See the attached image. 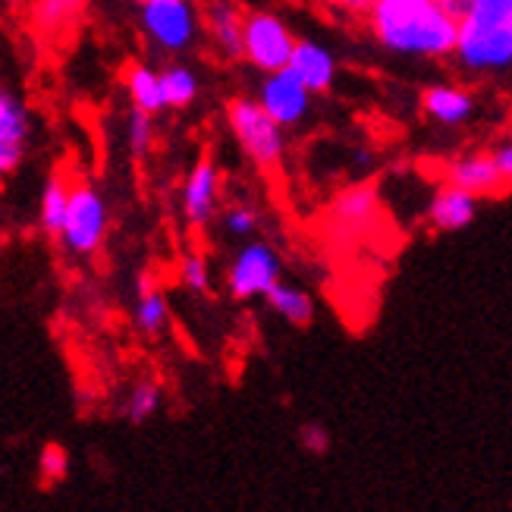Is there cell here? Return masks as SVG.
<instances>
[{
	"instance_id": "6da1fadb",
	"label": "cell",
	"mask_w": 512,
	"mask_h": 512,
	"mask_svg": "<svg viewBox=\"0 0 512 512\" xmlns=\"http://www.w3.org/2000/svg\"><path fill=\"white\" fill-rule=\"evenodd\" d=\"M371 41L390 57L453 60L459 13L437 0H371L362 13Z\"/></svg>"
},
{
	"instance_id": "7a4b0ae2",
	"label": "cell",
	"mask_w": 512,
	"mask_h": 512,
	"mask_svg": "<svg viewBox=\"0 0 512 512\" xmlns=\"http://www.w3.org/2000/svg\"><path fill=\"white\" fill-rule=\"evenodd\" d=\"M453 63L475 79L512 73V0H465Z\"/></svg>"
},
{
	"instance_id": "3957f363",
	"label": "cell",
	"mask_w": 512,
	"mask_h": 512,
	"mask_svg": "<svg viewBox=\"0 0 512 512\" xmlns=\"http://www.w3.org/2000/svg\"><path fill=\"white\" fill-rule=\"evenodd\" d=\"M227 126L242 154L258 170H277L286 154V129L264 114L255 95H236L227 101Z\"/></svg>"
},
{
	"instance_id": "277c9868",
	"label": "cell",
	"mask_w": 512,
	"mask_h": 512,
	"mask_svg": "<svg viewBox=\"0 0 512 512\" xmlns=\"http://www.w3.org/2000/svg\"><path fill=\"white\" fill-rule=\"evenodd\" d=\"M139 22L145 38L161 54L192 51L205 29V19L198 16L192 0H148L139 7Z\"/></svg>"
},
{
	"instance_id": "5b68a950",
	"label": "cell",
	"mask_w": 512,
	"mask_h": 512,
	"mask_svg": "<svg viewBox=\"0 0 512 512\" xmlns=\"http://www.w3.org/2000/svg\"><path fill=\"white\" fill-rule=\"evenodd\" d=\"M296 35L289 22L271 10H252L246 13V29H242V60L261 76L289 70V60L296 51Z\"/></svg>"
},
{
	"instance_id": "8992f818",
	"label": "cell",
	"mask_w": 512,
	"mask_h": 512,
	"mask_svg": "<svg viewBox=\"0 0 512 512\" xmlns=\"http://www.w3.org/2000/svg\"><path fill=\"white\" fill-rule=\"evenodd\" d=\"M107 227H110V217H107L104 195L92 183H82V180L73 183L70 211H66V224L60 233L66 252L79 258L98 255L107 239Z\"/></svg>"
},
{
	"instance_id": "52a82bcc",
	"label": "cell",
	"mask_w": 512,
	"mask_h": 512,
	"mask_svg": "<svg viewBox=\"0 0 512 512\" xmlns=\"http://www.w3.org/2000/svg\"><path fill=\"white\" fill-rule=\"evenodd\" d=\"M283 280V261L277 249L264 239H249L239 246L227 264V289L236 302L264 299Z\"/></svg>"
},
{
	"instance_id": "ba28073f",
	"label": "cell",
	"mask_w": 512,
	"mask_h": 512,
	"mask_svg": "<svg viewBox=\"0 0 512 512\" xmlns=\"http://www.w3.org/2000/svg\"><path fill=\"white\" fill-rule=\"evenodd\" d=\"M255 98L264 107V114L277 126L293 129L311 114V98L315 95H311V88H305L289 70H280V73L261 76L258 88H255Z\"/></svg>"
},
{
	"instance_id": "9c48e42d",
	"label": "cell",
	"mask_w": 512,
	"mask_h": 512,
	"mask_svg": "<svg viewBox=\"0 0 512 512\" xmlns=\"http://www.w3.org/2000/svg\"><path fill=\"white\" fill-rule=\"evenodd\" d=\"M29 145H32L29 104L0 79V183L26 161Z\"/></svg>"
},
{
	"instance_id": "30bf717a",
	"label": "cell",
	"mask_w": 512,
	"mask_h": 512,
	"mask_svg": "<svg viewBox=\"0 0 512 512\" xmlns=\"http://www.w3.org/2000/svg\"><path fill=\"white\" fill-rule=\"evenodd\" d=\"M220 170L211 158H198L183 183V217L192 230H205L220 211Z\"/></svg>"
},
{
	"instance_id": "8fae6325",
	"label": "cell",
	"mask_w": 512,
	"mask_h": 512,
	"mask_svg": "<svg viewBox=\"0 0 512 512\" xmlns=\"http://www.w3.org/2000/svg\"><path fill=\"white\" fill-rule=\"evenodd\" d=\"M440 176H443V183L472 192L475 198H494V195L506 192L500 173H497V164L491 158V148L456 154V158H450L440 167Z\"/></svg>"
},
{
	"instance_id": "7c38bea8",
	"label": "cell",
	"mask_w": 512,
	"mask_h": 512,
	"mask_svg": "<svg viewBox=\"0 0 512 512\" xmlns=\"http://www.w3.org/2000/svg\"><path fill=\"white\" fill-rule=\"evenodd\" d=\"M421 110L425 117L443 129H456L472 123L478 114V98L469 85L459 82H434L421 92Z\"/></svg>"
},
{
	"instance_id": "4fadbf2b",
	"label": "cell",
	"mask_w": 512,
	"mask_h": 512,
	"mask_svg": "<svg viewBox=\"0 0 512 512\" xmlns=\"http://www.w3.org/2000/svg\"><path fill=\"white\" fill-rule=\"evenodd\" d=\"M289 73L305 88H311V95H321V92H330L333 82H337L340 60L318 38H299L293 60H289Z\"/></svg>"
},
{
	"instance_id": "5bb4252c",
	"label": "cell",
	"mask_w": 512,
	"mask_h": 512,
	"mask_svg": "<svg viewBox=\"0 0 512 512\" xmlns=\"http://www.w3.org/2000/svg\"><path fill=\"white\" fill-rule=\"evenodd\" d=\"M478 205H481V198H475L472 192L456 189L450 183H440L434 189V195L428 198V208H425L428 227L437 233H459V230L475 224Z\"/></svg>"
},
{
	"instance_id": "9a60e30c",
	"label": "cell",
	"mask_w": 512,
	"mask_h": 512,
	"mask_svg": "<svg viewBox=\"0 0 512 512\" xmlns=\"http://www.w3.org/2000/svg\"><path fill=\"white\" fill-rule=\"evenodd\" d=\"M205 29L214 51L224 60H242V29H246V13L233 0H211L205 10Z\"/></svg>"
},
{
	"instance_id": "2e32d148",
	"label": "cell",
	"mask_w": 512,
	"mask_h": 512,
	"mask_svg": "<svg viewBox=\"0 0 512 512\" xmlns=\"http://www.w3.org/2000/svg\"><path fill=\"white\" fill-rule=\"evenodd\" d=\"M123 85L129 104L142 110V114H161L167 110L164 104V85H161V70H154L151 63H129L123 73Z\"/></svg>"
},
{
	"instance_id": "e0dca14e",
	"label": "cell",
	"mask_w": 512,
	"mask_h": 512,
	"mask_svg": "<svg viewBox=\"0 0 512 512\" xmlns=\"http://www.w3.org/2000/svg\"><path fill=\"white\" fill-rule=\"evenodd\" d=\"M82 16H85V0H35L32 10L35 32L44 38L70 35Z\"/></svg>"
},
{
	"instance_id": "ac0fdd59",
	"label": "cell",
	"mask_w": 512,
	"mask_h": 512,
	"mask_svg": "<svg viewBox=\"0 0 512 512\" xmlns=\"http://www.w3.org/2000/svg\"><path fill=\"white\" fill-rule=\"evenodd\" d=\"M377 211V192L374 186H352L346 192H340L333 198L330 205V217L333 224L343 227V230H362L368 227V220Z\"/></svg>"
},
{
	"instance_id": "d6986e66",
	"label": "cell",
	"mask_w": 512,
	"mask_h": 512,
	"mask_svg": "<svg viewBox=\"0 0 512 512\" xmlns=\"http://www.w3.org/2000/svg\"><path fill=\"white\" fill-rule=\"evenodd\" d=\"M70 195H73V180H66L63 173H54L51 180L44 183L38 220H41V230L48 236L60 239L63 224H66V211H70Z\"/></svg>"
},
{
	"instance_id": "ffe728a7",
	"label": "cell",
	"mask_w": 512,
	"mask_h": 512,
	"mask_svg": "<svg viewBox=\"0 0 512 512\" xmlns=\"http://www.w3.org/2000/svg\"><path fill=\"white\" fill-rule=\"evenodd\" d=\"M264 302L271 305L277 315L286 321V324H296V327H308L315 321V299H311L302 286L296 283H286L280 280L271 293L264 296Z\"/></svg>"
},
{
	"instance_id": "44dd1931",
	"label": "cell",
	"mask_w": 512,
	"mask_h": 512,
	"mask_svg": "<svg viewBox=\"0 0 512 512\" xmlns=\"http://www.w3.org/2000/svg\"><path fill=\"white\" fill-rule=\"evenodd\" d=\"M170 324V302L154 286L148 277L139 280V299H136V327L145 333V337H158Z\"/></svg>"
},
{
	"instance_id": "7402d4cb",
	"label": "cell",
	"mask_w": 512,
	"mask_h": 512,
	"mask_svg": "<svg viewBox=\"0 0 512 512\" xmlns=\"http://www.w3.org/2000/svg\"><path fill=\"white\" fill-rule=\"evenodd\" d=\"M161 85H164V104L167 110H186L198 98V76L186 63H167L161 66Z\"/></svg>"
},
{
	"instance_id": "603a6c76",
	"label": "cell",
	"mask_w": 512,
	"mask_h": 512,
	"mask_svg": "<svg viewBox=\"0 0 512 512\" xmlns=\"http://www.w3.org/2000/svg\"><path fill=\"white\" fill-rule=\"evenodd\" d=\"M161 403H164L161 384L158 381H139V384H132V390L126 393L120 415H123V421H129V425H145V421H151L154 415H158Z\"/></svg>"
},
{
	"instance_id": "cb8c5ba5",
	"label": "cell",
	"mask_w": 512,
	"mask_h": 512,
	"mask_svg": "<svg viewBox=\"0 0 512 512\" xmlns=\"http://www.w3.org/2000/svg\"><path fill=\"white\" fill-rule=\"evenodd\" d=\"M126 148L136 161L148 158V151L154 148V117L142 114V110L132 107L126 117Z\"/></svg>"
},
{
	"instance_id": "d4e9b609",
	"label": "cell",
	"mask_w": 512,
	"mask_h": 512,
	"mask_svg": "<svg viewBox=\"0 0 512 512\" xmlns=\"http://www.w3.org/2000/svg\"><path fill=\"white\" fill-rule=\"evenodd\" d=\"M70 475V453H66L60 443H48V447H41V456H38V478L44 487H54L60 481H66Z\"/></svg>"
},
{
	"instance_id": "484cf974",
	"label": "cell",
	"mask_w": 512,
	"mask_h": 512,
	"mask_svg": "<svg viewBox=\"0 0 512 512\" xmlns=\"http://www.w3.org/2000/svg\"><path fill=\"white\" fill-rule=\"evenodd\" d=\"M180 280H183L186 289H192V293H198V296L208 293V289H211V264H208V258L198 255V252L186 255L183 264H180Z\"/></svg>"
},
{
	"instance_id": "4316f807",
	"label": "cell",
	"mask_w": 512,
	"mask_h": 512,
	"mask_svg": "<svg viewBox=\"0 0 512 512\" xmlns=\"http://www.w3.org/2000/svg\"><path fill=\"white\" fill-rule=\"evenodd\" d=\"M258 224H261V217H258V211L252 205H230L224 211V230L233 239H252Z\"/></svg>"
},
{
	"instance_id": "83f0119b",
	"label": "cell",
	"mask_w": 512,
	"mask_h": 512,
	"mask_svg": "<svg viewBox=\"0 0 512 512\" xmlns=\"http://www.w3.org/2000/svg\"><path fill=\"white\" fill-rule=\"evenodd\" d=\"M296 440H299L302 453H308V456H327L330 447H333V437H330V431L321 425V421H305V425L299 428V434H296Z\"/></svg>"
},
{
	"instance_id": "f1b7e54d",
	"label": "cell",
	"mask_w": 512,
	"mask_h": 512,
	"mask_svg": "<svg viewBox=\"0 0 512 512\" xmlns=\"http://www.w3.org/2000/svg\"><path fill=\"white\" fill-rule=\"evenodd\" d=\"M491 158L497 164V173L503 180V189H512V136H506L503 142H497L491 148Z\"/></svg>"
},
{
	"instance_id": "f546056e",
	"label": "cell",
	"mask_w": 512,
	"mask_h": 512,
	"mask_svg": "<svg viewBox=\"0 0 512 512\" xmlns=\"http://www.w3.org/2000/svg\"><path fill=\"white\" fill-rule=\"evenodd\" d=\"M315 4H324L330 10H340V13H349V16H362L371 0H315Z\"/></svg>"
},
{
	"instance_id": "4dcf8cb0",
	"label": "cell",
	"mask_w": 512,
	"mask_h": 512,
	"mask_svg": "<svg viewBox=\"0 0 512 512\" xmlns=\"http://www.w3.org/2000/svg\"><path fill=\"white\" fill-rule=\"evenodd\" d=\"M437 4H443V7H447V10L459 13V10H462V4H465V0H437Z\"/></svg>"
},
{
	"instance_id": "1f68e13d",
	"label": "cell",
	"mask_w": 512,
	"mask_h": 512,
	"mask_svg": "<svg viewBox=\"0 0 512 512\" xmlns=\"http://www.w3.org/2000/svg\"><path fill=\"white\" fill-rule=\"evenodd\" d=\"M136 4H139V7H142V4H148V0H136Z\"/></svg>"
}]
</instances>
